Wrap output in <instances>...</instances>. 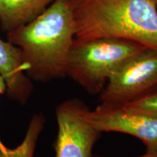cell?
I'll return each instance as SVG.
<instances>
[{
	"mask_svg": "<svg viewBox=\"0 0 157 157\" xmlns=\"http://www.w3.org/2000/svg\"><path fill=\"white\" fill-rule=\"evenodd\" d=\"M75 36L74 0H54L36 18L7 33L21 50L26 76L42 83L67 77Z\"/></svg>",
	"mask_w": 157,
	"mask_h": 157,
	"instance_id": "1",
	"label": "cell"
},
{
	"mask_svg": "<svg viewBox=\"0 0 157 157\" xmlns=\"http://www.w3.org/2000/svg\"><path fill=\"white\" fill-rule=\"evenodd\" d=\"M75 39L117 38L157 50L154 0H74Z\"/></svg>",
	"mask_w": 157,
	"mask_h": 157,
	"instance_id": "2",
	"label": "cell"
},
{
	"mask_svg": "<svg viewBox=\"0 0 157 157\" xmlns=\"http://www.w3.org/2000/svg\"><path fill=\"white\" fill-rule=\"evenodd\" d=\"M146 48L117 38L75 39L68 56L67 77L90 95H100L119 65Z\"/></svg>",
	"mask_w": 157,
	"mask_h": 157,
	"instance_id": "3",
	"label": "cell"
},
{
	"mask_svg": "<svg viewBox=\"0 0 157 157\" xmlns=\"http://www.w3.org/2000/svg\"><path fill=\"white\" fill-rule=\"evenodd\" d=\"M157 88V50L146 48L119 65L103 91L101 103L123 105Z\"/></svg>",
	"mask_w": 157,
	"mask_h": 157,
	"instance_id": "4",
	"label": "cell"
},
{
	"mask_svg": "<svg viewBox=\"0 0 157 157\" xmlns=\"http://www.w3.org/2000/svg\"><path fill=\"white\" fill-rule=\"evenodd\" d=\"M87 105L77 98L63 101L56 109L58 134L56 157H93V147L101 132L88 121Z\"/></svg>",
	"mask_w": 157,
	"mask_h": 157,
	"instance_id": "5",
	"label": "cell"
},
{
	"mask_svg": "<svg viewBox=\"0 0 157 157\" xmlns=\"http://www.w3.org/2000/svg\"><path fill=\"white\" fill-rule=\"evenodd\" d=\"M87 119L102 132H120L142 141L146 150L157 148V116L126 105L101 103L87 113Z\"/></svg>",
	"mask_w": 157,
	"mask_h": 157,
	"instance_id": "6",
	"label": "cell"
},
{
	"mask_svg": "<svg viewBox=\"0 0 157 157\" xmlns=\"http://www.w3.org/2000/svg\"><path fill=\"white\" fill-rule=\"evenodd\" d=\"M0 75L5 80L6 95L21 105L28 102L34 90L32 81L25 73L21 50L0 38Z\"/></svg>",
	"mask_w": 157,
	"mask_h": 157,
	"instance_id": "7",
	"label": "cell"
},
{
	"mask_svg": "<svg viewBox=\"0 0 157 157\" xmlns=\"http://www.w3.org/2000/svg\"><path fill=\"white\" fill-rule=\"evenodd\" d=\"M54 0H0V28L7 33L36 18Z\"/></svg>",
	"mask_w": 157,
	"mask_h": 157,
	"instance_id": "8",
	"label": "cell"
},
{
	"mask_svg": "<svg viewBox=\"0 0 157 157\" xmlns=\"http://www.w3.org/2000/svg\"><path fill=\"white\" fill-rule=\"evenodd\" d=\"M7 90L5 82L0 75V97ZM45 124V118L42 113H34L29 124L28 129L22 143L16 148H10L0 139V157H35L37 143Z\"/></svg>",
	"mask_w": 157,
	"mask_h": 157,
	"instance_id": "9",
	"label": "cell"
},
{
	"mask_svg": "<svg viewBox=\"0 0 157 157\" xmlns=\"http://www.w3.org/2000/svg\"><path fill=\"white\" fill-rule=\"evenodd\" d=\"M123 105L157 116V88L130 103Z\"/></svg>",
	"mask_w": 157,
	"mask_h": 157,
	"instance_id": "10",
	"label": "cell"
},
{
	"mask_svg": "<svg viewBox=\"0 0 157 157\" xmlns=\"http://www.w3.org/2000/svg\"><path fill=\"white\" fill-rule=\"evenodd\" d=\"M93 157H102V156H93ZM139 157H157V148L154 150H146V153L143 156Z\"/></svg>",
	"mask_w": 157,
	"mask_h": 157,
	"instance_id": "11",
	"label": "cell"
},
{
	"mask_svg": "<svg viewBox=\"0 0 157 157\" xmlns=\"http://www.w3.org/2000/svg\"><path fill=\"white\" fill-rule=\"evenodd\" d=\"M154 1H155V2H156V5H157V0H154Z\"/></svg>",
	"mask_w": 157,
	"mask_h": 157,
	"instance_id": "12",
	"label": "cell"
}]
</instances>
